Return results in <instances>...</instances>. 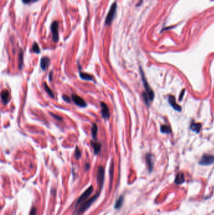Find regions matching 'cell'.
Instances as JSON below:
<instances>
[{
    "label": "cell",
    "mask_w": 214,
    "mask_h": 215,
    "mask_svg": "<svg viewBox=\"0 0 214 215\" xmlns=\"http://www.w3.org/2000/svg\"><path fill=\"white\" fill-rule=\"evenodd\" d=\"M62 98L65 102H67V103H70V101H71V100H70V98H69L67 95H65V94H64V95L62 96Z\"/></svg>",
    "instance_id": "484cf974"
},
{
    "label": "cell",
    "mask_w": 214,
    "mask_h": 215,
    "mask_svg": "<svg viewBox=\"0 0 214 215\" xmlns=\"http://www.w3.org/2000/svg\"><path fill=\"white\" fill-rule=\"evenodd\" d=\"M190 128L193 131L196 132L197 133H198L200 131L201 128H202V125L200 123H196L195 122H192V123L191 124Z\"/></svg>",
    "instance_id": "2e32d148"
},
{
    "label": "cell",
    "mask_w": 214,
    "mask_h": 215,
    "mask_svg": "<svg viewBox=\"0 0 214 215\" xmlns=\"http://www.w3.org/2000/svg\"><path fill=\"white\" fill-rule=\"evenodd\" d=\"M101 107L102 108L101 110V114H102V117L104 119H109V118L110 117V113H109V109L108 106H107V104H106L104 102H101Z\"/></svg>",
    "instance_id": "9c48e42d"
},
{
    "label": "cell",
    "mask_w": 214,
    "mask_h": 215,
    "mask_svg": "<svg viewBox=\"0 0 214 215\" xmlns=\"http://www.w3.org/2000/svg\"><path fill=\"white\" fill-rule=\"evenodd\" d=\"M214 163V155L204 154L201 158L199 164L202 166H209Z\"/></svg>",
    "instance_id": "8992f818"
},
{
    "label": "cell",
    "mask_w": 214,
    "mask_h": 215,
    "mask_svg": "<svg viewBox=\"0 0 214 215\" xmlns=\"http://www.w3.org/2000/svg\"><path fill=\"white\" fill-rule=\"evenodd\" d=\"M146 160L147 164H148V169H149V171H151L153 169V159H152V155L151 154H148L146 155Z\"/></svg>",
    "instance_id": "9a60e30c"
},
{
    "label": "cell",
    "mask_w": 214,
    "mask_h": 215,
    "mask_svg": "<svg viewBox=\"0 0 214 215\" xmlns=\"http://www.w3.org/2000/svg\"><path fill=\"white\" fill-rule=\"evenodd\" d=\"M52 74H53V73H52V72H51L50 73V74H49V80H52Z\"/></svg>",
    "instance_id": "f546056e"
},
{
    "label": "cell",
    "mask_w": 214,
    "mask_h": 215,
    "mask_svg": "<svg viewBox=\"0 0 214 215\" xmlns=\"http://www.w3.org/2000/svg\"><path fill=\"white\" fill-rule=\"evenodd\" d=\"M71 98L73 101L74 102V103L76 105H77L78 106L84 107L87 106V103L85 101V100L83 98H82L81 97L75 94H72Z\"/></svg>",
    "instance_id": "ba28073f"
},
{
    "label": "cell",
    "mask_w": 214,
    "mask_h": 215,
    "mask_svg": "<svg viewBox=\"0 0 214 215\" xmlns=\"http://www.w3.org/2000/svg\"><path fill=\"white\" fill-rule=\"evenodd\" d=\"M104 182V169L102 166L99 167L97 174V182L99 187V191L102 190Z\"/></svg>",
    "instance_id": "5b68a950"
},
{
    "label": "cell",
    "mask_w": 214,
    "mask_h": 215,
    "mask_svg": "<svg viewBox=\"0 0 214 215\" xmlns=\"http://www.w3.org/2000/svg\"><path fill=\"white\" fill-rule=\"evenodd\" d=\"M85 167H86V170H88L89 169V167H90V166H89V164H87L86 166H85Z\"/></svg>",
    "instance_id": "1f68e13d"
},
{
    "label": "cell",
    "mask_w": 214,
    "mask_h": 215,
    "mask_svg": "<svg viewBox=\"0 0 214 215\" xmlns=\"http://www.w3.org/2000/svg\"><path fill=\"white\" fill-rule=\"evenodd\" d=\"M141 71V77H142V80L143 82V86L144 87V89H145V93H143V98H144V101H145V103L148 104V103L149 102H151L153 100L154 96H155V94L153 90L151 88L150 86L149 85L148 83L147 82L146 79L145 78L144 76V74L143 73V71H142L141 69L140 68Z\"/></svg>",
    "instance_id": "6da1fadb"
},
{
    "label": "cell",
    "mask_w": 214,
    "mask_h": 215,
    "mask_svg": "<svg viewBox=\"0 0 214 215\" xmlns=\"http://www.w3.org/2000/svg\"><path fill=\"white\" fill-rule=\"evenodd\" d=\"M97 131H98V128H97V125H96V123H94L91 129V134L92 138H93L94 140H96V137H97Z\"/></svg>",
    "instance_id": "d6986e66"
},
{
    "label": "cell",
    "mask_w": 214,
    "mask_h": 215,
    "mask_svg": "<svg viewBox=\"0 0 214 215\" xmlns=\"http://www.w3.org/2000/svg\"><path fill=\"white\" fill-rule=\"evenodd\" d=\"M1 100L3 104H6L10 100V93L6 89H4L1 93Z\"/></svg>",
    "instance_id": "7c38bea8"
},
{
    "label": "cell",
    "mask_w": 214,
    "mask_h": 215,
    "mask_svg": "<svg viewBox=\"0 0 214 215\" xmlns=\"http://www.w3.org/2000/svg\"><path fill=\"white\" fill-rule=\"evenodd\" d=\"M101 191H99V192L97 194H96V195L94 196L93 197H92L90 199H88V200L85 201V202H84L83 203H82L81 204H80V206L79 207V208L78 209L77 211L76 215H78L79 214H80V213H83V212L85 211L86 209H87L88 208H89V207L91 206V204L93 203H94L95 201L96 200V199H97V198H98L99 196V194H100V192H101Z\"/></svg>",
    "instance_id": "7a4b0ae2"
},
{
    "label": "cell",
    "mask_w": 214,
    "mask_h": 215,
    "mask_svg": "<svg viewBox=\"0 0 214 215\" xmlns=\"http://www.w3.org/2000/svg\"><path fill=\"white\" fill-rule=\"evenodd\" d=\"M185 182V176L182 172H180L179 174H178L177 176H176V178L175 180V183L176 184H183Z\"/></svg>",
    "instance_id": "5bb4252c"
},
{
    "label": "cell",
    "mask_w": 214,
    "mask_h": 215,
    "mask_svg": "<svg viewBox=\"0 0 214 215\" xmlns=\"http://www.w3.org/2000/svg\"><path fill=\"white\" fill-rule=\"evenodd\" d=\"M109 173H110V179H111V182H112V178H113V173H114V164H113V162H112V163H111V167H110Z\"/></svg>",
    "instance_id": "d4e9b609"
},
{
    "label": "cell",
    "mask_w": 214,
    "mask_h": 215,
    "mask_svg": "<svg viewBox=\"0 0 214 215\" xmlns=\"http://www.w3.org/2000/svg\"><path fill=\"white\" fill-rule=\"evenodd\" d=\"M116 10H117V3H114L112 5V6H111V8H110V10L109 11L108 14H107V16H106V21H105V24L106 25H109L112 22L115 17Z\"/></svg>",
    "instance_id": "277c9868"
},
{
    "label": "cell",
    "mask_w": 214,
    "mask_h": 215,
    "mask_svg": "<svg viewBox=\"0 0 214 215\" xmlns=\"http://www.w3.org/2000/svg\"><path fill=\"white\" fill-rule=\"evenodd\" d=\"M19 64L18 67L19 69L21 70L22 69L23 65V51L21 50L19 53Z\"/></svg>",
    "instance_id": "ffe728a7"
},
{
    "label": "cell",
    "mask_w": 214,
    "mask_h": 215,
    "mask_svg": "<svg viewBox=\"0 0 214 215\" xmlns=\"http://www.w3.org/2000/svg\"><path fill=\"white\" fill-rule=\"evenodd\" d=\"M168 101H169V103L170 104V105L172 106V107L174 109V110H176V111H181V106H180L179 104H178L177 103H176V99H175V96H171V95L169 96H168Z\"/></svg>",
    "instance_id": "30bf717a"
},
{
    "label": "cell",
    "mask_w": 214,
    "mask_h": 215,
    "mask_svg": "<svg viewBox=\"0 0 214 215\" xmlns=\"http://www.w3.org/2000/svg\"><path fill=\"white\" fill-rule=\"evenodd\" d=\"M51 32L53 37V40L57 42L58 40V23L57 21H54L51 25Z\"/></svg>",
    "instance_id": "52a82bcc"
},
{
    "label": "cell",
    "mask_w": 214,
    "mask_h": 215,
    "mask_svg": "<svg viewBox=\"0 0 214 215\" xmlns=\"http://www.w3.org/2000/svg\"><path fill=\"white\" fill-rule=\"evenodd\" d=\"M37 1V0H33V1Z\"/></svg>",
    "instance_id": "d6a6232c"
},
{
    "label": "cell",
    "mask_w": 214,
    "mask_h": 215,
    "mask_svg": "<svg viewBox=\"0 0 214 215\" xmlns=\"http://www.w3.org/2000/svg\"><path fill=\"white\" fill-rule=\"evenodd\" d=\"M50 115L57 120H58V121H62V118L60 116H58V115H55V114L52 113H50Z\"/></svg>",
    "instance_id": "4316f807"
},
{
    "label": "cell",
    "mask_w": 214,
    "mask_h": 215,
    "mask_svg": "<svg viewBox=\"0 0 214 215\" xmlns=\"http://www.w3.org/2000/svg\"><path fill=\"white\" fill-rule=\"evenodd\" d=\"M90 144H91L92 148H93L94 152L95 154H98L101 149V143L91 141L90 142Z\"/></svg>",
    "instance_id": "4fadbf2b"
},
{
    "label": "cell",
    "mask_w": 214,
    "mask_h": 215,
    "mask_svg": "<svg viewBox=\"0 0 214 215\" xmlns=\"http://www.w3.org/2000/svg\"><path fill=\"white\" fill-rule=\"evenodd\" d=\"M22 1L25 4H29L32 1H33V0H22Z\"/></svg>",
    "instance_id": "f1b7e54d"
},
{
    "label": "cell",
    "mask_w": 214,
    "mask_h": 215,
    "mask_svg": "<svg viewBox=\"0 0 214 215\" xmlns=\"http://www.w3.org/2000/svg\"><path fill=\"white\" fill-rule=\"evenodd\" d=\"M123 203H124V197L121 196L117 199V200L116 201V203H115L114 208L117 209H119V208L122 206Z\"/></svg>",
    "instance_id": "ac0fdd59"
},
{
    "label": "cell",
    "mask_w": 214,
    "mask_h": 215,
    "mask_svg": "<svg viewBox=\"0 0 214 215\" xmlns=\"http://www.w3.org/2000/svg\"><path fill=\"white\" fill-rule=\"evenodd\" d=\"M36 213H37V209L35 207H33L31 209L30 215H36Z\"/></svg>",
    "instance_id": "83f0119b"
},
{
    "label": "cell",
    "mask_w": 214,
    "mask_h": 215,
    "mask_svg": "<svg viewBox=\"0 0 214 215\" xmlns=\"http://www.w3.org/2000/svg\"><path fill=\"white\" fill-rule=\"evenodd\" d=\"M50 64V59L47 57H43L40 60V67L42 71H45L48 69Z\"/></svg>",
    "instance_id": "8fae6325"
},
{
    "label": "cell",
    "mask_w": 214,
    "mask_h": 215,
    "mask_svg": "<svg viewBox=\"0 0 214 215\" xmlns=\"http://www.w3.org/2000/svg\"><path fill=\"white\" fill-rule=\"evenodd\" d=\"M93 187H92V185L89 187V188H87V189L80 195V196L79 197V199H77V201L76 202V204H75V208H77L79 204H81L82 203H83L84 202H85V201L87 200L88 198L91 195L92 192H93Z\"/></svg>",
    "instance_id": "3957f363"
},
{
    "label": "cell",
    "mask_w": 214,
    "mask_h": 215,
    "mask_svg": "<svg viewBox=\"0 0 214 215\" xmlns=\"http://www.w3.org/2000/svg\"><path fill=\"white\" fill-rule=\"evenodd\" d=\"M80 77L81 79L85 80H92L94 79L93 76L92 75L89 74H87V73L80 72Z\"/></svg>",
    "instance_id": "e0dca14e"
},
{
    "label": "cell",
    "mask_w": 214,
    "mask_h": 215,
    "mask_svg": "<svg viewBox=\"0 0 214 215\" xmlns=\"http://www.w3.org/2000/svg\"><path fill=\"white\" fill-rule=\"evenodd\" d=\"M43 86H44V88H45V91L47 92V94H48V95L50 96L52 98H53L55 97L54 94H53V91H52V90H51L50 88H49V87L48 86V85H47L46 83H44L43 84Z\"/></svg>",
    "instance_id": "44dd1931"
},
{
    "label": "cell",
    "mask_w": 214,
    "mask_h": 215,
    "mask_svg": "<svg viewBox=\"0 0 214 215\" xmlns=\"http://www.w3.org/2000/svg\"><path fill=\"white\" fill-rule=\"evenodd\" d=\"M32 50L36 53H39L40 52V47L38 46V43L35 42L32 45Z\"/></svg>",
    "instance_id": "603a6c76"
},
{
    "label": "cell",
    "mask_w": 214,
    "mask_h": 215,
    "mask_svg": "<svg viewBox=\"0 0 214 215\" xmlns=\"http://www.w3.org/2000/svg\"><path fill=\"white\" fill-rule=\"evenodd\" d=\"M161 131L164 133H171V130L168 125H163L161 126Z\"/></svg>",
    "instance_id": "7402d4cb"
},
{
    "label": "cell",
    "mask_w": 214,
    "mask_h": 215,
    "mask_svg": "<svg viewBox=\"0 0 214 215\" xmlns=\"http://www.w3.org/2000/svg\"><path fill=\"white\" fill-rule=\"evenodd\" d=\"M184 91H185V90H184V91H182V93H181V95H180V100H181V99H182L183 96H184Z\"/></svg>",
    "instance_id": "4dcf8cb0"
},
{
    "label": "cell",
    "mask_w": 214,
    "mask_h": 215,
    "mask_svg": "<svg viewBox=\"0 0 214 215\" xmlns=\"http://www.w3.org/2000/svg\"><path fill=\"white\" fill-rule=\"evenodd\" d=\"M75 157L76 159H79L80 157H81V152H80V150L77 147H76V149H75Z\"/></svg>",
    "instance_id": "cb8c5ba5"
}]
</instances>
